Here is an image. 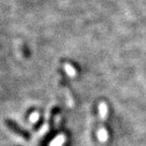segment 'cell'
<instances>
[{
  "label": "cell",
  "instance_id": "cell-1",
  "mask_svg": "<svg viewBox=\"0 0 146 146\" xmlns=\"http://www.w3.org/2000/svg\"><path fill=\"white\" fill-rule=\"evenodd\" d=\"M65 142V136L64 135H59V136L55 137L50 143V146H62Z\"/></svg>",
  "mask_w": 146,
  "mask_h": 146
},
{
  "label": "cell",
  "instance_id": "cell-3",
  "mask_svg": "<svg viewBox=\"0 0 146 146\" xmlns=\"http://www.w3.org/2000/svg\"><path fill=\"white\" fill-rule=\"evenodd\" d=\"M98 140L100 142H106L108 140V132L106 130L105 128H102L100 131L98 132Z\"/></svg>",
  "mask_w": 146,
  "mask_h": 146
},
{
  "label": "cell",
  "instance_id": "cell-4",
  "mask_svg": "<svg viewBox=\"0 0 146 146\" xmlns=\"http://www.w3.org/2000/svg\"><path fill=\"white\" fill-rule=\"evenodd\" d=\"M64 69L66 70V72L68 73V75L69 76H75V73H76V71H75V69L73 68L72 66H71L70 64H65V66H64Z\"/></svg>",
  "mask_w": 146,
  "mask_h": 146
},
{
  "label": "cell",
  "instance_id": "cell-2",
  "mask_svg": "<svg viewBox=\"0 0 146 146\" xmlns=\"http://www.w3.org/2000/svg\"><path fill=\"white\" fill-rule=\"evenodd\" d=\"M98 111H100V116L102 119L105 120L108 116V106L106 103H100V107H98Z\"/></svg>",
  "mask_w": 146,
  "mask_h": 146
},
{
  "label": "cell",
  "instance_id": "cell-5",
  "mask_svg": "<svg viewBox=\"0 0 146 146\" xmlns=\"http://www.w3.org/2000/svg\"><path fill=\"white\" fill-rule=\"evenodd\" d=\"M39 118H40L39 113L35 112V113H33V114L31 115V117H30V121L32 122V123H36V122H38Z\"/></svg>",
  "mask_w": 146,
  "mask_h": 146
}]
</instances>
